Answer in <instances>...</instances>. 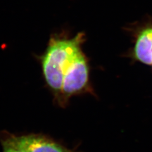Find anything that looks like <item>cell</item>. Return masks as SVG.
<instances>
[{
    "label": "cell",
    "instance_id": "obj_1",
    "mask_svg": "<svg viewBox=\"0 0 152 152\" xmlns=\"http://www.w3.org/2000/svg\"><path fill=\"white\" fill-rule=\"evenodd\" d=\"M85 34L79 32L72 38L52 36L45 53L40 57L42 74L48 86L58 102L63 83L87 60L82 50Z\"/></svg>",
    "mask_w": 152,
    "mask_h": 152
},
{
    "label": "cell",
    "instance_id": "obj_2",
    "mask_svg": "<svg viewBox=\"0 0 152 152\" xmlns=\"http://www.w3.org/2000/svg\"><path fill=\"white\" fill-rule=\"evenodd\" d=\"M11 137L26 152H72L48 137L40 135L12 136Z\"/></svg>",
    "mask_w": 152,
    "mask_h": 152
},
{
    "label": "cell",
    "instance_id": "obj_3",
    "mask_svg": "<svg viewBox=\"0 0 152 152\" xmlns=\"http://www.w3.org/2000/svg\"><path fill=\"white\" fill-rule=\"evenodd\" d=\"M134 53L137 60L152 65V27L142 31L137 36Z\"/></svg>",
    "mask_w": 152,
    "mask_h": 152
},
{
    "label": "cell",
    "instance_id": "obj_4",
    "mask_svg": "<svg viewBox=\"0 0 152 152\" xmlns=\"http://www.w3.org/2000/svg\"><path fill=\"white\" fill-rule=\"evenodd\" d=\"M3 152H26L18 146L11 136L3 141Z\"/></svg>",
    "mask_w": 152,
    "mask_h": 152
}]
</instances>
